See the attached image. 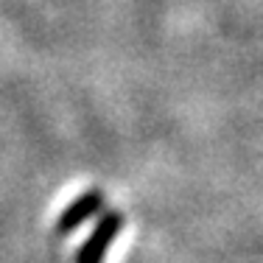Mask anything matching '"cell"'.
Segmentation results:
<instances>
[{
	"label": "cell",
	"mask_w": 263,
	"mask_h": 263,
	"mask_svg": "<svg viewBox=\"0 0 263 263\" xmlns=\"http://www.w3.org/2000/svg\"><path fill=\"white\" fill-rule=\"evenodd\" d=\"M104 213V193L101 191H84L81 196H76L62 216L56 218V235H70L76 233L81 224H87L90 218L101 216Z\"/></svg>",
	"instance_id": "cell-2"
},
{
	"label": "cell",
	"mask_w": 263,
	"mask_h": 263,
	"mask_svg": "<svg viewBox=\"0 0 263 263\" xmlns=\"http://www.w3.org/2000/svg\"><path fill=\"white\" fill-rule=\"evenodd\" d=\"M123 230V213L121 210H104L101 218L96 221L92 233L84 238V243L76 252V263H104L109 247Z\"/></svg>",
	"instance_id": "cell-1"
}]
</instances>
